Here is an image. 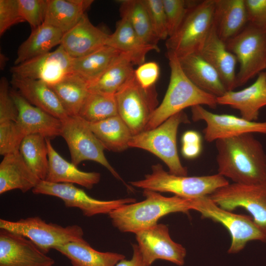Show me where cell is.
<instances>
[{
  "mask_svg": "<svg viewBox=\"0 0 266 266\" xmlns=\"http://www.w3.org/2000/svg\"><path fill=\"white\" fill-rule=\"evenodd\" d=\"M93 0H47L44 23L65 33L74 27Z\"/></svg>",
  "mask_w": 266,
  "mask_h": 266,
  "instance_id": "cell-29",
  "label": "cell"
},
{
  "mask_svg": "<svg viewBox=\"0 0 266 266\" xmlns=\"http://www.w3.org/2000/svg\"><path fill=\"white\" fill-rule=\"evenodd\" d=\"M72 60L60 45L53 51L14 65L10 70L13 76L40 80L50 85L72 72Z\"/></svg>",
  "mask_w": 266,
  "mask_h": 266,
  "instance_id": "cell-16",
  "label": "cell"
},
{
  "mask_svg": "<svg viewBox=\"0 0 266 266\" xmlns=\"http://www.w3.org/2000/svg\"><path fill=\"white\" fill-rule=\"evenodd\" d=\"M117 115L115 95L90 90L78 116L87 122L93 123Z\"/></svg>",
  "mask_w": 266,
  "mask_h": 266,
  "instance_id": "cell-37",
  "label": "cell"
},
{
  "mask_svg": "<svg viewBox=\"0 0 266 266\" xmlns=\"http://www.w3.org/2000/svg\"><path fill=\"white\" fill-rule=\"evenodd\" d=\"M22 22L18 0H0V36L13 25Z\"/></svg>",
  "mask_w": 266,
  "mask_h": 266,
  "instance_id": "cell-43",
  "label": "cell"
},
{
  "mask_svg": "<svg viewBox=\"0 0 266 266\" xmlns=\"http://www.w3.org/2000/svg\"><path fill=\"white\" fill-rule=\"evenodd\" d=\"M121 17L126 19L146 44L158 46L160 40L153 30L143 0H124L120 2Z\"/></svg>",
  "mask_w": 266,
  "mask_h": 266,
  "instance_id": "cell-35",
  "label": "cell"
},
{
  "mask_svg": "<svg viewBox=\"0 0 266 266\" xmlns=\"http://www.w3.org/2000/svg\"><path fill=\"white\" fill-rule=\"evenodd\" d=\"M48 149V169L45 181L57 183H70L91 189L98 184L100 174L97 172H85L64 159L53 147L50 139L46 138Z\"/></svg>",
  "mask_w": 266,
  "mask_h": 266,
  "instance_id": "cell-24",
  "label": "cell"
},
{
  "mask_svg": "<svg viewBox=\"0 0 266 266\" xmlns=\"http://www.w3.org/2000/svg\"><path fill=\"white\" fill-rule=\"evenodd\" d=\"M192 200V209L203 218L223 225L230 233L232 241L228 253L241 251L252 240L266 242V231L258 226L252 216L237 214L219 207L208 196Z\"/></svg>",
  "mask_w": 266,
  "mask_h": 266,
  "instance_id": "cell-7",
  "label": "cell"
},
{
  "mask_svg": "<svg viewBox=\"0 0 266 266\" xmlns=\"http://www.w3.org/2000/svg\"><path fill=\"white\" fill-rule=\"evenodd\" d=\"M133 255L131 259L125 258L120 261L115 266H148L144 262L137 244H133Z\"/></svg>",
  "mask_w": 266,
  "mask_h": 266,
  "instance_id": "cell-47",
  "label": "cell"
},
{
  "mask_svg": "<svg viewBox=\"0 0 266 266\" xmlns=\"http://www.w3.org/2000/svg\"><path fill=\"white\" fill-rule=\"evenodd\" d=\"M214 0L192 5L182 24L166 41L167 52L178 58L198 53L213 25Z\"/></svg>",
  "mask_w": 266,
  "mask_h": 266,
  "instance_id": "cell-6",
  "label": "cell"
},
{
  "mask_svg": "<svg viewBox=\"0 0 266 266\" xmlns=\"http://www.w3.org/2000/svg\"><path fill=\"white\" fill-rule=\"evenodd\" d=\"M19 151L33 171L40 180H44L49 165L46 138L39 134L27 135L23 138Z\"/></svg>",
  "mask_w": 266,
  "mask_h": 266,
  "instance_id": "cell-36",
  "label": "cell"
},
{
  "mask_svg": "<svg viewBox=\"0 0 266 266\" xmlns=\"http://www.w3.org/2000/svg\"><path fill=\"white\" fill-rule=\"evenodd\" d=\"M18 116L16 122L25 136L39 134L51 139L61 134L62 121L27 101L17 90H10Z\"/></svg>",
  "mask_w": 266,
  "mask_h": 266,
  "instance_id": "cell-18",
  "label": "cell"
},
{
  "mask_svg": "<svg viewBox=\"0 0 266 266\" xmlns=\"http://www.w3.org/2000/svg\"><path fill=\"white\" fill-rule=\"evenodd\" d=\"M135 234L139 251L148 266L158 260L168 261L179 266L184 264L186 249L171 239L166 225L157 224Z\"/></svg>",
  "mask_w": 266,
  "mask_h": 266,
  "instance_id": "cell-14",
  "label": "cell"
},
{
  "mask_svg": "<svg viewBox=\"0 0 266 266\" xmlns=\"http://www.w3.org/2000/svg\"><path fill=\"white\" fill-rule=\"evenodd\" d=\"M191 112L194 121L206 123L203 133L207 142L247 133L266 134V121H249L233 115L215 114L200 105L192 107Z\"/></svg>",
  "mask_w": 266,
  "mask_h": 266,
  "instance_id": "cell-15",
  "label": "cell"
},
{
  "mask_svg": "<svg viewBox=\"0 0 266 266\" xmlns=\"http://www.w3.org/2000/svg\"><path fill=\"white\" fill-rule=\"evenodd\" d=\"M217 102L238 110L241 117L246 120L257 121L260 110L266 106V72L259 73L249 86L238 91H227L217 97Z\"/></svg>",
  "mask_w": 266,
  "mask_h": 266,
  "instance_id": "cell-20",
  "label": "cell"
},
{
  "mask_svg": "<svg viewBox=\"0 0 266 266\" xmlns=\"http://www.w3.org/2000/svg\"><path fill=\"white\" fill-rule=\"evenodd\" d=\"M217 71L227 91L236 86L237 59L217 35L214 26L198 53Z\"/></svg>",
  "mask_w": 266,
  "mask_h": 266,
  "instance_id": "cell-21",
  "label": "cell"
},
{
  "mask_svg": "<svg viewBox=\"0 0 266 266\" xmlns=\"http://www.w3.org/2000/svg\"><path fill=\"white\" fill-rule=\"evenodd\" d=\"M106 45L126 55L133 65L138 66L145 63L148 52L160 51L158 46L144 43L129 22L123 18L117 22L114 32L109 34Z\"/></svg>",
  "mask_w": 266,
  "mask_h": 266,
  "instance_id": "cell-26",
  "label": "cell"
},
{
  "mask_svg": "<svg viewBox=\"0 0 266 266\" xmlns=\"http://www.w3.org/2000/svg\"><path fill=\"white\" fill-rule=\"evenodd\" d=\"M0 229L28 238L45 254L57 246L84 239L83 231L79 226L63 227L47 223L38 216L14 221L0 219Z\"/></svg>",
  "mask_w": 266,
  "mask_h": 266,
  "instance_id": "cell-8",
  "label": "cell"
},
{
  "mask_svg": "<svg viewBox=\"0 0 266 266\" xmlns=\"http://www.w3.org/2000/svg\"><path fill=\"white\" fill-rule=\"evenodd\" d=\"M54 263L30 239L0 229V266H52Z\"/></svg>",
  "mask_w": 266,
  "mask_h": 266,
  "instance_id": "cell-17",
  "label": "cell"
},
{
  "mask_svg": "<svg viewBox=\"0 0 266 266\" xmlns=\"http://www.w3.org/2000/svg\"><path fill=\"white\" fill-rule=\"evenodd\" d=\"M108 35L94 26L85 13L74 27L64 33L60 45L71 58H77L106 45Z\"/></svg>",
  "mask_w": 266,
  "mask_h": 266,
  "instance_id": "cell-19",
  "label": "cell"
},
{
  "mask_svg": "<svg viewBox=\"0 0 266 266\" xmlns=\"http://www.w3.org/2000/svg\"><path fill=\"white\" fill-rule=\"evenodd\" d=\"M170 69V80L165 96L156 108L144 131L159 126L171 116L188 107L205 105L215 108L217 97L195 85L183 72L178 58L167 52Z\"/></svg>",
  "mask_w": 266,
  "mask_h": 266,
  "instance_id": "cell-3",
  "label": "cell"
},
{
  "mask_svg": "<svg viewBox=\"0 0 266 266\" xmlns=\"http://www.w3.org/2000/svg\"><path fill=\"white\" fill-rule=\"evenodd\" d=\"M160 67L155 62L144 63L134 70V77L143 88L148 89L153 86L160 75Z\"/></svg>",
  "mask_w": 266,
  "mask_h": 266,
  "instance_id": "cell-44",
  "label": "cell"
},
{
  "mask_svg": "<svg viewBox=\"0 0 266 266\" xmlns=\"http://www.w3.org/2000/svg\"><path fill=\"white\" fill-rule=\"evenodd\" d=\"M11 84L34 106L61 120L68 116L54 92L44 81L12 76Z\"/></svg>",
  "mask_w": 266,
  "mask_h": 266,
  "instance_id": "cell-23",
  "label": "cell"
},
{
  "mask_svg": "<svg viewBox=\"0 0 266 266\" xmlns=\"http://www.w3.org/2000/svg\"><path fill=\"white\" fill-rule=\"evenodd\" d=\"M154 32L159 40L168 38V27L162 0H143Z\"/></svg>",
  "mask_w": 266,
  "mask_h": 266,
  "instance_id": "cell-41",
  "label": "cell"
},
{
  "mask_svg": "<svg viewBox=\"0 0 266 266\" xmlns=\"http://www.w3.org/2000/svg\"><path fill=\"white\" fill-rule=\"evenodd\" d=\"M215 145L218 174L237 183L266 180V153L253 133L217 139Z\"/></svg>",
  "mask_w": 266,
  "mask_h": 266,
  "instance_id": "cell-1",
  "label": "cell"
},
{
  "mask_svg": "<svg viewBox=\"0 0 266 266\" xmlns=\"http://www.w3.org/2000/svg\"><path fill=\"white\" fill-rule=\"evenodd\" d=\"M87 123L105 149L121 152L129 147L133 134L118 115L100 121Z\"/></svg>",
  "mask_w": 266,
  "mask_h": 266,
  "instance_id": "cell-33",
  "label": "cell"
},
{
  "mask_svg": "<svg viewBox=\"0 0 266 266\" xmlns=\"http://www.w3.org/2000/svg\"><path fill=\"white\" fill-rule=\"evenodd\" d=\"M120 54L115 49L105 45L87 55L72 58L71 72L82 77L90 87Z\"/></svg>",
  "mask_w": 266,
  "mask_h": 266,
  "instance_id": "cell-32",
  "label": "cell"
},
{
  "mask_svg": "<svg viewBox=\"0 0 266 266\" xmlns=\"http://www.w3.org/2000/svg\"><path fill=\"white\" fill-rule=\"evenodd\" d=\"M60 136L68 146L71 163L78 166L85 161H92L105 167L115 178L123 181L110 165L104 154L105 149L90 128L79 116H68L61 120Z\"/></svg>",
  "mask_w": 266,
  "mask_h": 266,
  "instance_id": "cell-10",
  "label": "cell"
},
{
  "mask_svg": "<svg viewBox=\"0 0 266 266\" xmlns=\"http://www.w3.org/2000/svg\"><path fill=\"white\" fill-rule=\"evenodd\" d=\"M130 183L143 190L171 193L188 199L209 196L229 183L225 177L218 173L200 176L174 175L166 171L159 164L153 165L151 173L145 175L144 179Z\"/></svg>",
  "mask_w": 266,
  "mask_h": 266,
  "instance_id": "cell-4",
  "label": "cell"
},
{
  "mask_svg": "<svg viewBox=\"0 0 266 266\" xmlns=\"http://www.w3.org/2000/svg\"><path fill=\"white\" fill-rule=\"evenodd\" d=\"M54 249L66 257L73 266H115L125 256L112 252H100L85 240L72 241Z\"/></svg>",
  "mask_w": 266,
  "mask_h": 266,
  "instance_id": "cell-28",
  "label": "cell"
},
{
  "mask_svg": "<svg viewBox=\"0 0 266 266\" xmlns=\"http://www.w3.org/2000/svg\"><path fill=\"white\" fill-rule=\"evenodd\" d=\"M214 3L213 26L226 43L248 24L245 0H214Z\"/></svg>",
  "mask_w": 266,
  "mask_h": 266,
  "instance_id": "cell-22",
  "label": "cell"
},
{
  "mask_svg": "<svg viewBox=\"0 0 266 266\" xmlns=\"http://www.w3.org/2000/svg\"><path fill=\"white\" fill-rule=\"evenodd\" d=\"M166 15L168 37L173 35L183 22L192 5L184 0H162Z\"/></svg>",
  "mask_w": 266,
  "mask_h": 266,
  "instance_id": "cell-39",
  "label": "cell"
},
{
  "mask_svg": "<svg viewBox=\"0 0 266 266\" xmlns=\"http://www.w3.org/2000/svg\"><path fill=\"white\" fill-rule=\"evenodd\" d=\"M239 64L236 86H242L266 69V32L248 23L226 43Z\"/></svg>",
  "mask_w": 266,
  "mask_h": 266,
  "instance_id": "cell-9",
  "label": "cell"
},
{
  "mask_svg": "<svg viewBox=\"0 0 266 266\" xmlns=\"http://www.w3.org/2000/svg\"><path fill=\"white\" fill-rule=\"evenodd\" d=\"M18 116V110L10 94L8 81L2 77L0 80V123L16 122Z\"/></svg>",
  "mask_w": 266,
  "mask_h": 266,
  "instance_id": "cell-42",
  "label": "cell"
},
{
  "mask_svg": "<svg viewBox=\"0 0 266 266\" xmlns=\"http://www.w3.org/2000/svg\"><path fill=\"white\" fill-rule=\"evenodd\" d=\"M133 65L125 55L121 53L99 79L90 87V90L104 94L115 95L134 76Z\"/></svg>",
  "mask_w": 266,
  "mask_h": 266,
  "instance_id": "cell-34",
  "label": "cell"
},
{
  "mask_svg": "<svg viewBox=\"0 0 266 266\" xmlns=\"http://www.w3.org/2000/svg\"><path fill=\"white\" fill-rule=\"evenodd\" d=\"M64 33L45 23L33 29L28 38L19 47L14 65L50 52L54 47L60 45Z\"/></svg>",
  "mask_w": 266,
  "mask_h": 266,
  "instance_id": "cell-30",
  "label": "cell"
},
{
  "mask_svg": "<svg viewBox=\"0 0 266 266\" xmlns=\"http://www.w3.org/2000/svg\"><path fill=\"white\" fill-rule=\"evenodd\" d=\"M248 23L266 32V0H245Z\"/></svg>",
  "mask_w": 266,
  "mask_h": 266,
  "instance_id": "cell-45",
  "label": "cell"
},
{
  "mask_svg": "<svg viewBox=\"0 0 266 266\" xmlns=\"http://www.w3.org/2000/svg\"><path fill=\"white\" fill-rule=\"evenodd\" d=\"M143 195L142 201L124 205L108 214L112 225L120 232L135 233L156 225L167 214L193 210L192 199L167 197L149 190H143Z\"/></svg>",
  "mask_w": 266,
  "mask_h": 266,
  "instance_id": "cell-2",
  "label": "cell"
},
{
  "mask_svg": "<svg viewBox=\"0 0 266 266\" xmlns=\"http://www.w3.org/2000/svg\"><path fill=\"white\" fill-rule=\"evenodd\" d=\"M189 123L187 115L182 111L154 129L133 135L129 147L142 149L153 154L165 163L171 174L187 176V168L182 165L179 157L176 138L180 125Z\"/></svg>",
  "mask_w": 266,
  "mask_h": 266,
  "instance_id": "cell-5",
  "label": "cell"
},
{
  "mask_svg": "<svg viewBox=\"0 0 266 266\" xmlns=\"http://www.w3.org/2000/svg\"><path fill=\"white\" fill-rule=\"evenodd\" d=\"M20 16L35 29L44 23L47 0H18Z\"/></svg>",
  "mask_w": 266,
  "mask_h": 266,
  "instance_id": "cell-40",
  "label": "cell"
},
{
  "mask_svg": "<svg viewBox=\"0 0 266 266\" xmlns=\"http://www.w3.org/2000/svg\"><path fill=\"white\" fill-rule=\"evenodd\" d=\"M222 208L232 211L242 207L266 231V180L254 184L229 183L208 196Z\"/></svg>",
  "mask_w": 266,
  "mask_h": 266,
  "instance_id": "cell-12",
  "label": "cell"
},
{
  "mask_svg": "<svg viewBox=\"0 0 266 266\" xmlns=\"http://www.w3.org/2000/svg\"><path fill=\"white\" fill-rule=\"evenodd\" d=\"M32 192L36 195H44L61 199L68 207L79 209L84 216L92 217L98 214H109L125 204L136 202L133 198L110 200L95 199L83 190L70 183H57L40 180Z\"/></svg>",
  "mask_w": 266,
  "mask_h": 266,
  "instance_id": "cell-13",
  "label": "cell"
},
{
  "mask_svg": "<svg viewBox=\"0 0 266 266\" xmlns=\"http://www.w3.org/2000/svg\"><path fill=\"white\" fill-rule=\"evenodd\" d=\"M68 116H77L89 92L90 85L82 77L71 72L58 82L49 85Z\"/></svg>",
  "mask_w": 266,
  "mask_h": 266,
  "instance_id": "cell-31",
  "label": "cell"
},
{
  "mask_svg": "<svg viewBox=\"0 0 266 266\" xmlns=\"http://www.w3.org/2000/svg\"><path fill=\"white\" fill-rule=\"evenodd\" d=\"M182 154L189 159L197 158L202 150L201 137L200 134L194 131H188L182 136Z\"/></svg>",
  "mask_w": 266,
  "mask_h": 266,
  "instance_id": "cell-46",
  "label": "cell"
},
{
  "mask_svg": "<svg viewBox=\"0 0 266 266\" xmlns=\"http://www.w3.org/2000/svg\"><path fill=\"white\" fill-rule=\"evenodd\" d=\"M25 136L16 122L0 123V154L4 156L19 151Z\"/></svg>",
  "mask_w": 266,
  "mask_h": 266,
  "instance_id": "cell-38",
  "label": "cell"
},
{
  "mask_svg": "<svg viewBox=\"0 0 266 266\" xmlns=\"http://www.w3.org/2000/svg\"><path fill=\"white\" fill-rule=\"evenodd\" d=\"M115 97L118 114L133 134L144 131L158 106L155 87L143 88L134 76L115 95Z\"/></svg>",
  "mask_w": 266,
  "mask_h": 266,
  "instance_id": "cell-11",
  "label": "cell"
},
{
  "mask_svg": "<svg viewBox=\"0 0 266 266\" xmlns=\"http://www.w3.org/2000/svg\"><path fill=\"white\" fill-rule=\"evenodd\" d=\"M41 180L24 161L19 151L3 156L0 164V194L13 190L26 193Z\"/></svg>",
  "mask_w": 266,
  "mask_h": 266,
  "instance_id": "cell-25",
  "label": "cell"
},
{
  "mask_svg": "<svg viewBox=\"0 0 266 266\" xmlns=\"http://www.w3.org/2000/svg\"><path fill=\"white\" fill-rule=\"evenodd\" d=\"M178 59L185 75L197 87L216 97L227 92L217 71L199 53Z\"/></svg>",
  "mask_w": 266,
  "mask_h": 266,
  "instance_id": "cell-27",
  "label": "cell"
}]
</instances>
